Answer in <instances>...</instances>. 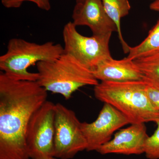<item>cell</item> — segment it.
<instances>
[{
    "label": "cell",
    "instance_id": "ac0fdd59",
    "mask_svg": "<svg viewBox=\"0 0 159 159\" xmlns=\"http://www.w3.org/2000/svg\"><path fill=\"white\" fill-rule=\"evenodd\" d=\"M149 7L151 10L159 12V0H155L150 4Z\"/></svg>",
    "mask_w": 159,
    "mask_h": 159
},
{
    "label": "cell",
    "instance_id": "3957f363",
    "mask_svg": "<svg viewBox=\"0 0 159 159\" xmlns=\"http://www.w3.org/2000/svg\"><path fill=\"white\" fill-rule=\"evenodd\" d=\"M37 82L48 92L59 94L69 99L78 89L87 85L95 86L99 81L92 71L75 57L64 52L57 59L36 64Z\"/></svg>",
    "mask_w": 159,
    "mask_h": 159
},
{
    "label": "cell",
    "instance_id": "52a82bcc",
    "mask_svg": "<svg viewBox=\"0 0 159 159\" xmlns=\"http://www.w3.org/2000/svg\"><path fill=\"white\" fill-rule=\"evenodd\" d=\"M54 105L47 100L29 121L25 139L30 159L54 157Z\"/></svg>",
    "mask_w": 159,
    "mask_h": 159
},
{
    "label": "cell",
    "instance_id": "8fae6325",
    "mask_svg": "<svg viewBox=\"0 0 159 159\" xmlns=\"http://www.w3.org/2000/svg\"><path fill=\"white\" fill-rule=\"evenodd\" d=\"M98 80L123 82L142 80L144 76L134 60L126 57L121 60L112 57L102 61L93 70Z\"/></svg>",
    "mask_w": 159,
    "mask_h": 159
},
{
    "label": "cell",
    "instance_id": "277c9868",
    "mask_svg": "<svg viewBox=\"0 0 159 159\" xmlns=\"http://www.w3.org/2000/svg\"><path fill=\"white\" fill-rule=\"evenodd\" d=\"M63 53V47L52 42L38 44L11 39L6 53L0 57V70L13 79L36 81L38 74L29 72L28 68L40 61L54 60Z\"/></svg>",
    "mask_w": 159,
    "mask_h": 159
},
{
    "label": "cell",
    "instance_id": "44dd1931",
    "mask_svg": "<svg viewBox=\"0 0 159 159\" xmlns=\"http://www.w3.org/2000/svg\"><path fill=\"white\" fill-rule=\"evenodd\" d=\"M47 159H61L57 158L55 157H52L50 158Z\"/></svg>",
    "mask_w": 159,
    "mask_h": 159
},
{
    "label": "cell",
    "instance_id": "7a4b0ae2",
    "mask_svg": "<svg viewBox=\"0 0 159 159\" xmlns=\"http://www.w3.org/2000/svg\"><path fill=\"white\" fill-rule=\"evenodd\" d=\"M98 100L113 107L128 119L130 124L156 122L159 111L151 103L144 80L114 82L103 81L94 86Z\"/></svg>",
    "mask_w": 159,
    "mask_h": 159
},
{
    "label": "cell",
    "instance_id": "4fadbf2b",
    "mask_svg": "<svg viewBox=\"0 0 159 159\" xmlns=\"http://www.w3.org/2000/svg\"><path fill=\"white\" fill-rule=\"evenodd\" d=\"M159 52V19L148 35L140 44L129 47L127 57L134 60Z\"/></svg>",
    "mask_w": 159,
    "mask_h": 159
},
{
    "label": "cell",
    "instance_id": "30bf717a",
    "mask_svg": "<svg viewBox=\"0 0 159 159\" xmlns=\"http://www.w3.org/2000/svg\"><path fill=\"white\" fill-rule=\"evenodd\" d=\"M148 137L145 123L131 124L117 132L112 139L101 146L97 152L102 155L142 154L145 152Z\"/></svg>",
    "mask_w": 159,
    "mask_h": 159
},
{
    "label": "cell",
    "instance_id": "8992f818",
    "mask_svg": "<svg viewBox=\"0 0 159 159\" xmlns=\"http://www.w3.org/2000/svg\"><path fill=\"white\" fill-rule=\"evenodd\" d=\"M74 111L61 103L54 105V157L71 159L86 150L87 143Z\"/></svg>",
    "mask_w": 159,
    "mask_h": 159
},
{
    "label": "cell",
    "instance_id": "ba28073f",
    "mask_svg": "<svg viewBox=\"0 0 159 159\" xmlns=\"http://www.w3.org/2000/svg\"><path fill=\"white\" fill-rule=\"evenodd\" d=\"M128 124H130L129 121L122 113L111 105L104 103L95 121L80 123L87 143L86 150L97 151L111 140L116 131Z\"/></svg>",
    "mask_w": 159,
    "mask_h": 159
},
{
    "label": "cell",
    "instance_id": "ffe728a7",
    "mask_svg": "<svg viewBox=\"0 0 159 159\" xmlns=\"http://www.w3.org/2000/svg\"><path fill=\"white\" fill-rule=\"evenodd\" d=\"M85 0H76V3H80L83 2Z\"/></svg>",
    "mask_w": 159,
    "mask_h": 159
},
{
    "label": "cell",
    "instance_id": "e0dca14e",
    "mask_svg": "<svg viewBox=\"0 0 159 159\" xmlns=\"http://www.w3.org/2000/svg\"><path fill=\"white\" fill-rule=\"evenodd\" d=\"M25 1L32 2L36 4L40 9L44 10V7L42 0H2V3L4 7L8 9L18 8Z\"/></svg>",
    "mask_w": 159,
    "mask_h": 159
},
{
    "label": "cell",
    "instance_id": "9c48e42d",
    "mask_svg": "<svg viewBox=\"0 0 159 159\" xmlns=\"http://www.w3.org/2000/svg\"><path fill=\"white\" fill-rule=\"evenodd\" d=\"M72 19L75 26H87L96 36H106L118 32L116 26L109 17L101 0H85L83 3H76Z\"/></svg>",
    "mask_w": 159,
    "mask_h": 159
},
{
    "label": "cell",
    "instance_id": "7c38bea8",
    "mask_svg": "<svg viewBox=\"0 0 159 159\" xmlns=\"http://www.w3.org/2000/svg\"><path fill=\"white\" fill-rule=\"evenodd\" d=\"M109 17L114 22L118 30V36L124 53L129 52V46L123 39L121 29V20L129 13L131 9L128 0H101Z\"/></svg>",
    "mask_w": 159,
    "mask_h": 159
},
{
    "label": "cell",
    "instance_id": "9a60e30c",
    "mask_svg": "<svg viewBox=\"0 0 159 159\" xmlns=\"http://www.w3.org/2000/svg\"><path fill=\"white\" fill-rule=\"evenodd\" d=\"M156 123V130L148 137L145 143L144 154L148 159H159V119Z\"/></svg>",
    "mask_w": 159,
    "mask_h": 159
},
{
    "label": "cell",
    "instance_id": "5bb4252c",
    "mask_svg": "<svg viewBox=\"0 0 159 159\" xmlns=\"http://www.w3.org/2000/svg\"><path fill=\"white\" fill-rule=\"evenodd\" d=\"M148 80L159 89V52L134 60Z\"/></svg>",
    "mask_w": 159,
    "mask_h": 159
},
{
    "label": "cell",
    "instance_id": "2e32d148",
    "mask_svg": "<svg viewBox=\"0 0 159 159\" xmlns=\"http://www.w3.org/2000/svg\"><path fill=\"white\" fill-rule=\"evenodd\" d=\"M145 82V91L149 101L152 106L159 111V89L148 80Z\"/></svg>",
    "mask_w": 159,
    "mask_h": 159
},
{
    "label": "cell",
    "instance_id": "d6986e66",
    "mask_svg": "<svg viewBox=\"0 0 159 159\" xmlns=\"http://www.w3.org/2000/svg\"><path fill=\"white\" fill-rule=\"evenodd\" d=\"M42 2L44 7V10L46 11H49L51 9V5L49 0H42Z\"/></svg>",
    "mask_w": 159,
    "mask_h": 159
},
{
    "label": "cell",
    "instance_id": "5b68a950",
    "mask_svg": "<svg viewBox=\"0 0 159 159\" xmlns=\"http://www.w3.org/2000/svg\"><path fill=\"white\" fill-rule=\"evenodd\" d=\"M76 27L69 22L64 27V52L75 57L92 72L102 61L112 57L109 49L111 34L87 37L80 34Z\"/></svg>",
    "mask_w": 159,
    "mask_h": 159
},
{
    "label": "cell",
    "instance_id": "6da1fadb",
    "mask_svg": "<svg viewBox=\"0 0 159 159\" xmlns=\"http://www.w3.org/2000/svg\"><path fill=\"white\" fill-rule=\"evenodd\" d=\"M37 81L16 80L0 73V159H30L25 139L31 116L47 101Z\"/></svg>",
    "mask_w": 159,
    "mask_h": 159
}]
</instances>
